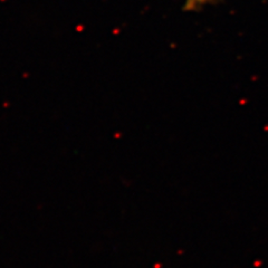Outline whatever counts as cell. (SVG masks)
<instances>
[{
  "label": "cell",
  "mask_w": 268,
  "mask_h": 268,
  "mask_svg": "<svg viewBox=\"0 0 268 268\" xmlns=\"http://www.w3.org/2000/svg\"><path fill=\"white\" fill-rule=\"evenodd\" d=\"M213 0H187V8L188 9H196L199 7L207 5L209 2H212Z\"/></svg>",
  "instance_id": "1"
}]
</instances>
